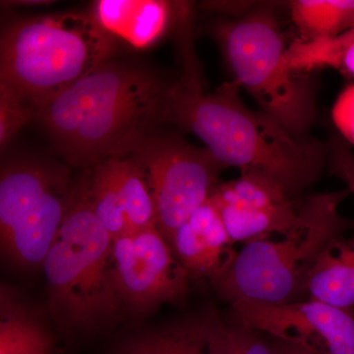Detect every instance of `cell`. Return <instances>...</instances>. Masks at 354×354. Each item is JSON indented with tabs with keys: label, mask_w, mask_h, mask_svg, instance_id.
Masks as SVG:
<instances>
[{
	"label": "cell",
	"mask_w": 354,
	"mask_h": 354,
	"mask_svg": "<svg viewBox=\"0 0 354 354\" xmlns=\"http://www.w3.org/2000/svg\"><path fill=\"white\" fill-rule=\"evenodd\" d=\"M191 28H181L183 73L167 88L160 122L194 134L223 167L265 174L299 196L320 176L327 145L293 136L267 114L249 109L235 81L206 92Z\"/></svg>",
	"instance_id": "6da1fadb"
},
{
	"label": "cell",
	"mask_w": 354,
	"mask_h": 354,
	"mask_svg": "<svg viewBox=\"0 0 354 354\" xmlns=\"http://www.w3.org/2000/svg\"><path fill=\"white\" fill-rule=\"evenodd\" d=\"M169 84L153 69L111 58L44 104L36 120L66 164L92 167L128 157L156 132Z\"/></svg>",
	"instance_id": "7a4b0ae2"
},
{
	"label": "cell",
	"mask_w": 354,
	"mask_h": 354,
	"mask_svg": "<svg viewBox=\"0 0 354 354\" xmlns=\"http://www.w3.org/2000/svg\"><path fill=\"white\" fill-rule=\"evenodd\" d=\"M113 37L94 16L57 13L14 21L1 34L0 83L39 109L113 57Z\"/></svg>",
	"instance_id": "3957f363"
},
{
	"label": "cell",
	"mask_w": 354,
	"mask_h": 354,
	"mask_svg": "<svg viewBox=\"0 0 354 354\" xmlns=\"http://www.w3.org/2000/svg\"><path fill=\"white\" fill-rule=\"evenodd\" d=\"M349 194L344 188L307 197L297 223L285 234L244 244L232 267L214 283L221 297L230 304L302 300L310 272L323 249L354 227L339 211Z\"/></svg>",
	"instance_id": "277c9868"
},
{
	"label": "cell",
	"mask_w": 354,
	"mask_h": 354,
	"mask_svg": "<svg viewBox=\"0 0 354 354\" xmlns=\"http://www.w3.org/2000/svg\"><path fill=\"white\" fill-rule=\"evenodd\" d=\"M113 241L95 215L87 185L75 186L43 263L51 311L60 323L92 328L121 307L113 278Z\"/></svg>",
	"instance_id": "5b68a950"
},
{
	"label": "cell",
	"mask_w": 354,
	"mask_h": 354,
	"mask_svg": "<svg viewBox=\"0 0 354 354\" xmlns=\"http://www.w3.org/2000/svg\"><path fill=\"white\" fill-rule=\"evenodd\" d=\"M216 37L235 82L260 111L298 138H309L316 118L312 83L286 62V46L276 18L265 9L216 28Z\"/></svg>",
	"instance_id": "8992f818"
},
{
	"label": "cell",
	"mask_w": 354,
	"mask_h": 354,
	"mask_svg": "<svg viewBox=\"0 0 354 354\" xmlns=\"http://www.w3.org/2000/svg\"><path fill=\"white\" fill-rule=\"evenodd\" d=\"M74 188L64 165L17 158L1 167L0 241L21 267L43 265L68 211Z\"/></svg>",
	"instance_id": "52a82bcc"
},
{
	"label": "cell",
	"mask_w": 354,
	"mask_h": 354,
	"mask_svg": "<svg viewBox=\"0 0 354 354\" xmlns=\"http://www.w3.org/2000/svg\"><path fill=\"white\" fill-rule=\"evenodd\" d=\"M130 157L145 174L158 230L171 244L177 228L208 201L225 167L208 149L158 131L144 140Z\"/></svg>",
	"instance_id": "ba28073f"
},
{
	"label": "cell",
	"mask_w": 354,
	"mask_h": 354,
	"mask_svg": "<svg viewBox=\"0 0 354 354\" xmlns=\"http://www.w3.org/2000/svg\"><path fill=\"white\" fill-rule=\"evenodd\" d=\"M111 266L121 306L132 311L148 312L187 293L189 272L158 227L114 239Z\"/></svg>",
	"instance_id": "9c48e42d"
},
{
	"label": "cell",
	"mask_w": 354,
	"mask_h": 354,
	"mask_svg": "<svg viewBox=\"0 0 354 354\" xmlns=\"http://www.w3.org/2000/svg\"><path fill=\"white\" fill-rule=\"evenodd\" d=\"M234 324L315 354H354V311L308 298L285 304H232Z\"/></svg>",
	"instance_id": "30bf717a"
},
{
	"label": "cell",
	"mask_w": 354,
	"mask_h": 354,
	"mask_svg": "<svg viewBox=\"0 0 354 354\" xmlns=\"http://www.w3.org/2000/svg\"><path fill=\"white\" fill-rule=\"evenodd\" d=\"M234 243L285 234L297 223L304 201L271 177L241 172L209 197Z\"/></svg>",
	"instance_id": "8fae6325"
},
{
	"label": "cell",
	"mask_w": 354,
	"mask_h": 354,
	"mask_svg": "<svg viewBox=\"0 0 354 354\" xmlns=\"http://www.w3.org/2000/svg\"><path fill=\"white\" fill-rule=\"evenodd\" d=\"M86 185L95 215L111 239L157 227L145 174L130 156L108 158L91 167Z\"/></svg>",
	"instance_id": "7c38bea8"
},
{
	"label": "cell",
	"mask_w": 354,
	"mask_h": 354,
	"mask_svg": "<svg viewBox=\"0 0 354 354\" xmlns=\"http://www.w3.org/2000/svg\"><path fill=\"white\" fill-rule=\"evenodd\" d=\"M220 213L208 200L177 228L171 246L190 278L215 283L232 267L237 253Z\"/></svg>",
	"instance_id": "4fadbf2b"
},
{
	"label": "cell",
	"mask_w": 354,
	"mask_h": 354,
	"mask_svg": "<svg viewBox=\"0 0 354 354\" xmlns=\"http://www.w3.org/2000/svg\"><path fill=\"white\" fill-rule=\"evenodd\" d=\"M180 3L162 0H100L94 6L95 20L111 37L133 48H146L157 43L174 21L189 11Z\"/></svg>",
	"instance_id": "5bb4252c"
},
{
	"label": "cell",
	"mask_w": 354,
	"mask_h": 354,
	"mask_svg": "<svg viewBox=\"0 0 354 354\" xmlns=\"http://www.w3.org/2000/svg\"><path fill=\"white\" fill-rule=\"evenodd\" d=\"M209 310L148 334L133 337L116 354H213V335L218 319Z\"/></svg>",
	"instance_id": "9a60e30c"
},
{
	"label": "cell",
	"mask_w": 354,
	"mask_h": 354,
	"mask_svg": "<svg viewBox=\"0 0 354 354\" xmlns=\"http://www.w3.org/2000/svg\"><path fill=\"white\" fill-rule=\"evenodd\" d=\"M305 291L309 298L354 311V239L342 235L326 245Z\"/></svg>",
	"instance_id": "2e32d148"
},
{
	"label": "cell",
	"mask_w": 354,
	"mask_h": 354,
	"mask_svg": "<svg viewBox=\"0 0 354 354\" xmlns=\"http://www.w3.org/2000/svg\"><path fill=\"white\" fill-rule=\"evenodd\" d=\"M50 333L23 307L2 293L0 354H53Z\"/></svg>",
	"instance_id": "e0dca14e"
},
{
	"label": "cell",
	"mask_w": 354,
	"mask_h": 354,
	"mask_svg": "<svg viewBox=\"0 0 354 354\" xmlns=\"http://www.w3.org/2000/svg\"><path fill=\"white\" fill-rule=\"evenodd\" d=\"M291 17L304 39L333 38L354 29V0H297Z\"/></svg>",
	"instance_id": "ac0fdd59"
},
{
	"label": "cell",
	"mask_w": 354,
	"mask_h": 354,
	"mask_svg": "<svg viewBox=\"0 0 354 354\" xmlns=\"http://www.w3.org/2000/svg\"><path fill=\"white\" fill-rule=\"evenodd\" d=\"M286 62L291 69L304 73L332 67L354 76V29L333 38L297 41L288 46Z\"/></svg>",
	"instance_id": "d6986e66"
},
{
	"label": "cell",
	"mask_w": 354,
	"mask_h": 354,
	"mask_svg": "<svg viewBox=\"0 0 354 354\" xmlns=\"http://www.w3.org/2000/svg\"><path fill=\"white\" fill-rule=\"evenodd\" d=\"M213 354H274L260 333L218 317L213 335Z\"/></svg>",
	"instance_id": "ffe728a7"
},
{
	"label": "cell",
	"mask_w": 354,
	"mask_h": 354,
	"mask_svg": "<svg viewBox=\"0 0 354 354\" xmlns=\"http://www.w3.org/2000/svg\"><path fill=\"white\" fill-rule=\"evenodd\" d=\"M38 108L8 86L0 83V146L7 143L28 121L36 120Z\"/></svg>",
	"instance_id": "44dd1931"
},
{
	"label": "cell",
	"mask_w": 354,
	"mask_h": 354,
	"mask_svg": "<svg viewBox=\"0 0 354 354\" xmlns=\"http://www.w3.org/2000/svg\"><path fill=\"white\" fill-rule=\"evenodd\" d=\"M327 162L332 174L344 181L354 196V155L344 139L330 140L327 145Z\"/></svg>",
	"instance_id": "7402d4cb"
},
{
	"label": "cell",
	"mask_w": 354,
	"mask_h": 354,
	"mask_svg": "<svg viewBox=\"0 0 354 354\" xmlns=\"http://www.w3.org/2000/svg\"><path fill=\"white\" fill-rule=\"evenodd\" d=\"M333 120L344 139L354 145V85L344 88L337 97Z\"/></svg>",
	"instance_id": "603a6c76"
},
{
	"label": "cell",
	"mask_w": 354,
	"mask_h": 354,
	"mask_svg": "<svg viewBox=\"0 0 354 354\" xmlns=\"http://www.w3.org/2000/svg\"><path fill=\"white\" fill-rule=\"evenodd\" d=\"M272 349L274 354H315L297 348L292 344L279 341H276L272 344Z\"/></svg>",
	"instance_id": "cb8c5ba5"
},
{
	"label": "cell",
	"mask_w": 354,
	"mask_h": 354,
	"mask_svg": "<svg viewBox=\"0 0 354 354\" xmlns=\"http://www.w3.org/2000/svg\"><path fill=\"white\" fill-rule=\"evenodd\" d=\"M10 3L12 6H46V4L50 3V1H43V0H32V1H10L7 2Z\"/></svg>",
	"instance_id": "d4e9b609"
}]
</instances>
